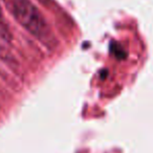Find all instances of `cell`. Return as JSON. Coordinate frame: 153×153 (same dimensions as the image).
I'll return each mask as SVG.
<instances>
[{
    "label": "cell",
    "mask_w": 153,
    "mask_h": 153,
    "mask_svg": "<svg viewBox=\"0 0 153 153\" xmlns=\"http://www.w3.org/2000/svg\"><path fill=\"white\" fill-rule=\"evenodd\" d=\"M1 19H2V9L0 7V21H1Z\"/></svg>",
    "instance_id": "cell-2"
},
{
    "label": "cell",
    "mask_w": 153,
    "mask_h": 153,
    "mask_svg": "<svg viewBox=\"0 0 153 153\" xmlns=\"http://www.w3.org/2000/svg\"><path fill=\"white\" fill-rule=\"evenodd\" d=\"M7 1H9V0H3V2H4V3L7 2Z\"/></svg>",
    "instance_id": "cell-3"
},
{
    "label": "cell",
    "mask_w": 153,
    "mask_h": 153,
    "mask_svg": "<svg viewBox=\"0 0 153 153\" xmlns=\"http://www.w3.org/2000/svg\"><path fill=\"white\" fill-rule=\"evenodd\" d=\"M15 20L40 42H51V32L38 7L30 0H11L5 3Z\"/></svg>",
    "instance_id": "cell-1"
}]
</instances>
